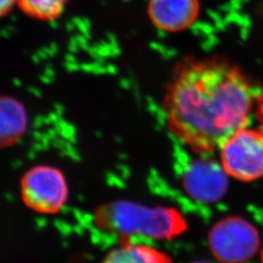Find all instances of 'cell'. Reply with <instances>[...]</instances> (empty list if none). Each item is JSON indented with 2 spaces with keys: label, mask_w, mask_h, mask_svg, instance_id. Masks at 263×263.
<instances>
[{
  "label": "cell",
  "mask_w": 263,
  "mask_h": 263,
  "mask_svg": "<svg viewBox=\"0 0 263 263\" xmlns=\"http://www.w3.org/2000/svg\"><path fill=\"white\" fill-rule=\"evenodd\" d=\"M256 96L231 64L213 59L183 63L165 95L168 128L198 154L219 151L233 134L248 127Z\"/></svg>",
  "instance_id": "1"
},
{
  "label": "cell",
  "mask_w": 263,
  "mask_h": 263,
  "mask_svg": "<svg viewBox=\"0 0 263 263\" xmlns=\"http://www.w3.org/2000/svg\"><path fill=\"white\" fill-rule=\"evenodd\" d=\"M100 226L126 233H139L156 238L179 235L186 224L175 210L146 209L127 203L113 204L98 212Z\"/></svg>",
  "instance_id": "2"
},
{
  "label": "cell",
  "mask_w": 263,
  "mask_h": 263,
  "mask_svg": "<svg viewBox=\"0 0 263 263\" xmlns=\"http://www.w3.org/2000/svg\"><path fill=\"white\" fill-rule=\"evenodd\" d=\"M24 204L42 215H55L65 207L68 185L61 170L50 165H36L28 170L20 181Z\"/></svg>",
  "instance_id": "3"
},
{
  "label": "cell",
  "mask_w": 263,
  "mask_h": 263,
  "mask_svg": "<svg viewBox=\"0 0 263 263\" xmlns=\"http://www.w3.org/2000/svg\"><path fill=\"white\" fill-rule=\"evenodd\" d=\"M221 167L231 178L253 181L263 178V130L243 128L220 147Z\"/></svg>",
  "instance_id": "4"
},
{
  "label": "cell",
  "mask_w": 263,
  "mask_h": 263,
  "mask_svg": "<svg viewBox=\"0 0 263 263\" xmlns=\"http://www.w3.org/2000/svg\"><path fill=\"white\" fill-rule=\"evenodd\" d=\"M259 234L253 224L240 217L218 221L209 234L212 254L222 263H244L256 254Z\"/></svg>",
  "instance_id": "5"
},
{
  "label": "cell",
  "mask_w": 263,
  "mask_h": 263,
  "mask_svg": "<svg viewBox=\"0 0 263 263\" xmlns=\"http://www.w3.org/2000/svg\"><path fill=\"white\" fill-rule=\"evenodd\" d=\"M226 175L221 165L211 161H197L185 171L183 185L190 196L204 202H214L226 192Z\"/></svg>",
  "instance_id": "6"
},
{
  "label": "cell",
  "mask_w": 263,
  "mask_h": 263,
  "mask_svg": "<svg viewBox=\"0 0 263 263\" xmlns=\"http://www.w3.org/2000/svg\"><path fill=\"white\" fill-rule=\"evenodd\" d=\"M148 16L156 28L178 32L190 28L200 13L199 0H149Z\"/></svg>",
  "instance_id": "7"
},
{
  "label": "cell",
  "mask_w": 263,
  "mask_h": 263,
  "mask_svg": "<svg viewBox=\"0 0 263 263\" xmlns=\"http://www.w3.org/2000/svg\"><path fill=\"white\" fill-rule=\"evenodd\" d=\"M28 126V112L24 104L15 98L0 96V149L19 142Z\"/></svg>",
  "instance_id": "8"
},
{
  "label": "cell",
  "mask_w": 263,
  "mask_h": 263,
  "mask_svg": "<svg viewBox=\"0 0 263 263\" xmlns=\"http://www.w3.org/2000/svg\"><path fill=\"white\" fill-rule=\"evenodd\" d=\"M102 263H173L169 255L148 245L125 242L113 248Z\"/></svg>",
  "instance_id": "9"
},
{
  "label": "cell",
  "mask_w": 263,
  "mask_h": 263,
  "mask_svg": "<svg viewBox=\"0 0 263 263\" xmlns=\"http://www.w3.org/2000/svg\"><path fill=\"white\" fill-rule=\"evenodd\" d=\"M68 0H17L20 9L29 17L39 21L59 18Z\"/></svg>",
  "instance_id": "10"
},
{
  "label": "cell",
  "mask_w": 263,
  "mask_h": 263,
  "mask_svg": "<svg viewBox=\"0 0 263 263\" xmlns=\"http://www.w3.org/2000/svg\"><path fill=\"white\" fill-rule=\"evenodd\" d=\"M254 111L258 122L260 123L263 127V91L256 96Z\"/></svg>",
  "instance_id": "11"
},
{
  "label": "cell",
  "mask_w": 263,
  "mask_h": 263,
  "mask_svg": "<svg viewBox=\"0 0 263 263\" xmlns=\"http://www.w3.org/2000/svg\"><path fill=\"white\" fill-rule=\"evenodd\" d=\"M16 3L17 0H0V18L8 15Z\"/></svg>",
  "instance_id": "12"
},
{
  "label": "cell",
  "mask_w": 263,
  "mask_h": 263,
  "mask_svg": "<svg viewBox=\"0 0 263 263\" xmlns=\"http://www.w3.org/2000/svg\"><path fill=\"white\" fill-rule=\"evenodd\" d=\"M261 263H263V248L261 250Z\"/></svg>",
  "instance_id": "13"
},
{
  "label": "cell",
  "mask_w": 263,
  "mask_h": 263,
  "mask_svg": "<svg viewBox=\"0 0 263 263\" xmlns=\"http://www.w3.org/2000/svg\"><path fill=\"white\" fill-rule=\"evenodd\" d=\"M194 263H207V262H194Z\"/></svg>",
  "instance_id": "14"
}]
</instances>
